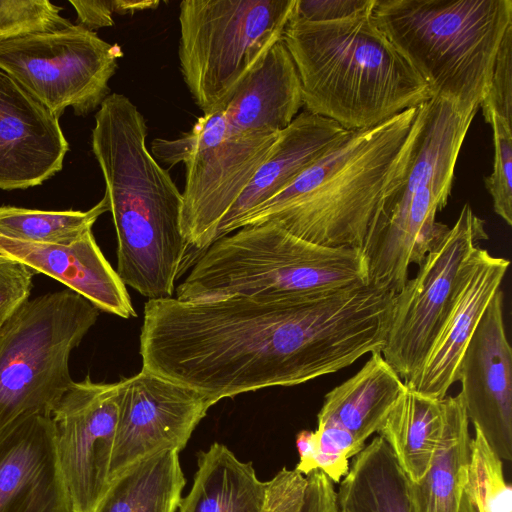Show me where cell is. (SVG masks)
Listing matches in <instances>:
<instances>
[{
	"instance_id": "cell-1",
	"label": "cell",
	"mask_w": 512,
	"mask_h": 512,
	"mask_svg": "<svg viewBox=\"0 0 512 512\" xmlns=\"http://www.w3.org/2000/svg\"><path fill=\"white\" fill-rule=\"evenodd\" d=\"M395 293L371 284L309 298L148 300L142 369L224 398L294 386L381 351Z\"/></svg>"
},
{
	"instance_id": "cell-2",
	"label": "cell",
	"mask_w": 512,
	"mask_h": 512,
	"mask_svg": "<svg viewBox=\"0 0 512 512\" xmlns=\"http://www.w3.org/2000/svg\"><path fill=\"white\" fill-rule=\"evenodd\" d=\"M143 114L112 93L95 114L92 152L117 235L116 272L148 300L173 297L175 283L202 255L184 238L182 193L146 145Z\"/></svg>"
},
{
	"instance_id": "cell-3",
	"label": "cell",
	"mask_w": 512,
	"mask_h": 512,
	"mask_svg": "<svg viewBox=\"0 0 512 512\" xmlns=\"http://www.w3.org/2000/svg\"><path fill=\"white\" fill-rule=\"evenodd\" d=\"M418 107L371 128L348 130L239 229L271 222L318 245L361 249L404 176Z\"/></svg>"
},
{
	"instance_id": "cell-4",
	"label": "cell",
	"mask_w": 512,
	"mask_h": 512,
	"mask_svg": "<svg viewBox=\"0 0 512 512\" xmlns=\"http://www.w3.org/2000/svg\"><path fill=\"white\" fill-rule=\"evenodd\" d=\"M372 10L325 23L289 19L282 35L305 111L347 130L374 127L432 97L378 28Z\"/></svg>"
},
{
	"instance_id": "cell-5",
	"label": "cell",
	"mask_w": 512,
	"mask_h": 512,
	"mask_svg": "<svg viewBox=\"0 0 512 512\" xmlns=\"http://www.w3.org/2000/svg\"><path fill=\"white\" fill-rule=\"evenodd\" d=\"M372 14L432 97L478 110L512 27L511 0H375Z\"/></svg>"
},
{
	"instance_id": "cell-6",
	"label": "cell",
	"mask_w": 512,
	"mask_h": 512,
	"mask_svg": "<svg viewBox=\"0 0 512 512\" xmlns=\"http://www.w3.org/2000/svg\"><path fill=\"white\" fill-rule=\"evenodd\" d=\"M366 284L361 249L318 245L265 222L216 240L178 285L175 298H309Z\"/></svg>"
},
{
	"instance_id": "cell-7",
	"label": "cell",
	"mask_w": 512,
	"mask_h": 512,
	"mask_svg": "<svg viewBox=\"0 0 512 512\" xmlns=\"http://www.w3.org/2000/svg\"><path fill=\"white\" fill-rule=\"evenodd\" d=\"M472 117L443 101L424 104L404 176L384 200L362 248L368 283L398 293L448 230L436 221L451 193L457 158Z\"/></svg>"
},
{
	"instance_id": "cell-8",
	"label": "cell",
	"mask_w": 512,
	"mask_h": 512,
	"mask_svg": "<svg viewBox=\"0 0 512 512\" xmlns=\"http://www.w3.org/2000/svg\"><path fill=\"white\" fill-rule=\"evenodd\" d=\"M296 0H183L178 58L204 115L222 111L283 35Z\"/></svg>"
},
{
	"instance_id": "cell-9",
	"label": "cell",
	"mask_w": 512,
	"mask_h": 512,
	"mask_svg": "<svg viewBox=\"0 0 512 512\" xmlns=\"http://www.w3.org/2000/svg\"><path fill=\"white\" fill-rule=\"evenodd\" d=\"M99 310L72 290L27 300L0 327V430L50 417L73 380L69 357Z\"/></svg>"
},
{
	"instance_id": "cell-10",
	"label": "cell",
	"mask_w": 512,
	"mask_h": 512,
	"mask_svg": "<svg viewBox=\"0 0 512 512\" xmlns=\"http://www.w3.org/2000/svg\"><path fill=\"white\" fill-rule=\"evenodd\" d=\"M279 132H239L223 111L203 115L176 139L156 138L154 158L185 166L181 231L203 253L217 240L218 228L262 165Z\"/></svg>"
},
{
	"instance_id": "cell-11",
	"label": "cell",
	"mask_w": 512,
	"mask_h": 512,
	"mask_svg": "<svg viewBox=\"0 0 512 512\" xmlns=\"http://www.w3.org/2000/svg\"><path fill=\"white\" fill-rule=\"evenodd\" d=\"M123 51L78 24L0 41V69L58 119L68 107L85 116L109 96Z\"/></svg>"
},
{
	"instance_id": "cell-12",
	"label": "cell",
	"mask_w": 512,
	"mask_h": 512,
	"mask_svg": "<svg viewBox=\"0 0 512 512\" xmlns=\"http://www.w3.org/2000/svg\"><path fill=\"white\" fill-rule=\"evenodd\" d=\"M484 221L465 204L454 225L395 294L381 353L406 382L421 366L448 310L463 264L483 240Z\"/></svg>"
},
{
	"instance_id": "cell-13",
	"label": "cell",
	"mask_w": 512,
	"mask_h": 512,
	"mask_svg": "<svg viewBox=\"0 0 512 512\" xmlns=\"http://www.w3.org/2000/svg\"><path fill=\"white\" fill-rule=\"evenodd\" d=\"M50 418L72 512H96L111 484L118 382L73 381Z\"/></svg>"
},
{
	"instance_id": "cell-14",
	"label": "cell",
	"mask_w": 512,
	"mask_h": 512,
	"mask_svg": "<svg viewBox=\"0 0 512 512\" xmlns=\"http://www.w3.org/2000/svg\"><path fill=\"white\" fill-rule=\"evenodd\" d=\"M211 406L200 392L144 369L118 381L110 481L152 454L183 450Z\"/></svg>"
},
{
	"instance_id": "cell-15",
	"label": "cell",
	"mask_w": 512,
	"mask_h": 512,
	"mask_svg": "<svg viewBox=\"0 0 512 512\" xmlns=\"http://www.w3.org/2000/svg\"><path fill=\"white\" fill-rule=\"evenodd\" d=\"M457 381L469 422L502 460L512 459V351L503 292L491 299L460 361Z\"/></svg>"
},
{
	"instance_id": "cell-16",
	"label": "cell",
	"mask_w": 512,
	"mask_h": 512,
	"mask_svg": "<svg viewBox=\"0 0 512 512\" xmlns=\"http://www.w3.org/2000/svg\"><path fill=\"white\" fill-rule=\"evenodd\" d=\"M509 260L476 246L462 266L448 310L419 369L405 382L415 393L444 398L457 381L464 351L491 299L500 289Z\"/></svg>"
},
{
	"instance_id": "cell-17",
	"label": "cell",
	"mask_w": 512,
	"mask_h": 512,
	"mask_svg": "<svg viewBox=\"0 0 512 512\" xmlns=\"http://www.w3.org/2000/svg\"><path fill=\"white\" fill-rule=\"evenodd\" d=\"M68 149L59 119L0 69V189L41 185L62 169Z\"/></svg>"
},
{
	"instance_id": "cell-18",
	"label": "cell",
	"mask_w": 512,
	"mask_h": 512,
	"mask_svg": "<svg viewBox=\"0 0 512 512\" xmlns=\"http://www.w3.org/2000/svg\"><path fill=\"white\" fill-rule=\"evenodd\" d=\"M0 512H72L50 417L0 430Z\"/></svg>"
},
{
	"instance_id": "cell-19",
	"label": "cell",
	"mask_w": 512,
	"mask_h": 512,
	"mask_svg": "<svg viewBox=\"0 0 512 512\" xmlns=\"http://www.w3.org/2000/svg\"><path fill=\"white\" fill-rule=\"evenodd\" d=\"M0 253L35 273L65 284L99 311L121 318L136 317L125 284L104 257L92 231L68 244H42L0 236Z\"/></svg>"
},
{
	"instance_id": "cell-20",
	"label": "cell",
	"mask_w": 512,
	"mask_h": 512,
	"mask_svg": "<svg viewBox=\"0 0 512 512\" xmlns=\"http://www.w3.org/2000/svg\"><path fill=\"white\" fill-rule=\"evenodd\" d=\"M347 131L327 118L299 113L279 132L268 156L222 220L217 240L238 230L246 218L288 187Z\"/></svg>"
},
{
	"instance_id": "cell-21",
	"label": "cell",
	"mask_w": 512,
	"mask_h": 512,
	"mask_svg": "<svg viewBox=\"0 0 512 512\" xmlns=\"http://www.w3.org/2000/svg\"><path fill=\"white\" fill-rule=\"evenodd\" d=\"M302 107L299 76L281 38L240 83L222 111L239 132H280Z\"/></svg>"
},
{
	"instance_id": "cell-22",
	"label": "cell",
	"mask_w": 512,
	"mask_h": 512,
	"mask_svg": "<svg viewBox=\"0 0 512 512\" xmlns=\"http://www.w3.org/2000/svg\"><path fill=\"white\" fill-rule=\"evenodd\" d=\"M405 390L404 380L381 351H375L358 372L325 395L317 422L344 428L364 447Z\"/></svg>"
},
{
	"instance_id": "cell-23",
	"label": "cell",
	"mask_w": 512,
	"mask_h": 512,
	"mask_svg": "<svg viewBox=\"0 0 512 512\" xmlns=\"http://www.w3.org/2000/svg\"><path fill=\"white\" fill-rule=\"evenodd\" d=\"M469 420L460 394L447 396L445 422L431 467L408 480L409 512H460L470 459Z\"/></svg>"
},
{
	"instance_id": "cell-24",
	"label": "cell",
	"mask_w": 512,
	"mask_h": 512,
	"mask_svg": "<svg viewBox=\"0 0 512 512\" xmlns=\"http://www.w3.org/2000/svg\"><path fill=\"white\" fill-rule=\"evenodd\" d=\"M197 456L193 484L179 512H265L266 482L257 478L251 462L240 461L218 442Z\"/></svg>"
},
{
	"instance_id": "cell-25",
	"label": "cell",
	"mask_w": 512,
	"mask_h": 512,
	"mask_svg": "<svg viewBox=\"0 0 512 512\" xmlns=\"http://www.w3.org/2000/svg\"><path fill=\"white\" fill-rule=\"evenodd\" d=\"M447 396L431 398L407 387L379 430L410 482L429 471L442 434Z\"/></svg>"
},
{
	"instance_id": "cell-26",
	"label": "cell",
	"mask_w": 512,
	"mask_h": 512,
	"mask_svg": "<svg viewBox=\"0 0 512 512\" xmlns=\"http://www.w3.org/2000/svg\"><path fill=\"white\" fill-rule=\"evenodd\" d=\"M336 491L345 512H409L408 479L381 436L352 458Z\"/></svg>"
},
{
	"instance_id": "cell-27",
	"label": "cell",
	"mask_w": 512,
	"mask_h": 512,
	"mask_svg": "<svg viewBox=\"0 0 512 512\" xmlns=\"http://www.w3.org/2000/svg\"><path fill=\"white\" fill-rule=\"evenodd\" d=\"M184 486L179 452L163 450L114 478L96 512H176Z\"/></svg>"
},
{
	"instance_id": "cell-28",
	"label": "cell",
	"mask_w": 512,
	"mask_h": 512,
	"mask_svg": "<svg viewBox=\"0 0 512 512\" xmlns=\"http://www.w3.org/2000/svg\"><path fill=\"white\" fill-rule=\"evenodd\" d=\"M109 211L105 196L87 211H50L0 206V236L31 243L68 244L87 232Z\"/></svg>"
},
{
	"instance_id": "cell-29",
	"label": "cell",
	"mask_w": 512,
	"mask_h": 512,
	"mask_svg": "<svg viewBox=\"0 0 512 512\" xmlns=\"http://www.w3.org/2000/svg\"><path fill=\"white\" fill-rule=\"evenodd\" d=\"M464 492L477 512H512L511 487L505 481L502 459L474 428Z\"/></svg>"
},
{
	"instance_id": "cell-30",
	"label": "cell",
	"mask_w": 512,
	"mask_h": 512,
	"mask_svg": "<svg viewBox=\"0 0 512 512\" xmlns=\"http://www.w3.org/2000/svg\"><path fill=\"white\" fill-rule=\"evenodd\" d=\"M61 11L48 0H0V41L67 28Z\"/></svg>"
},
{
	"instance_id": "cell-31",
	"label": "cell",
	"mask_w": 512,
	"mask_h": 512,
	"mask_svg": "<svg viewBox=\"0 0 512 512\" xmlns=\"http://www.w3.org/2000/svg\"><path fill=\"white\" fill-rule=\"evenodd\" d=\"M491 126L494 146L493 170L484 179L492 197L494 212L512 225V126L504 118L490 114L484 117Z\"/></svg>"
},
{
	"instance_id": "cell-32",
	"label": "cell",
	"mask_w": 512,
	"mask_h": 512,
	"mask_svg": "<svg viewBox=\"0 0 512 512\" xmlns=\"http://www.w3.org/2000/svg\"><path fill=\"white\" fill-rule=\"evenodd\" d=\"M315 466L333 483H339L349 470V459L358 454L361 447L344 428L326 422H317Z\"/></svg>"
},
{
	"instance_id": "cell-33",
	"label": "cell",
	"mask_w": 512,
	"mask_h": 512,
	"mask_svg": "<svg viewBox=\"0 0 512 512\" xmlns=\"http://www.w3.org/2000/svg\"><path fill=\"white\" fill-rule=\"evenodd\" d=\"M480 107L484 117L495 114L512 122V27L499 47L491 82Z\"/></svg>"
},
{
	"instance_id": "cell-34",
	"label": "cell",
	"mask_w": 512,
	"mask_h": 512,
	"mask_svg": "<svg viewBox=\"0 0 512 512\" xmlns=\"http://www.w3.org/2000/svg\"><path fill=\"white\" fill-rule=\"evenodd\" d=\"M34 274L29 267L0 253V327L29 299Z\"/></svg>"
},
{
	"instance_id": "cell-35",
	"label": "cell",
	"mask_w": 512,
	"mask_h": 512,
	"mask_svg": "<svg viewBox=\"0 0 512 512\" xmlns=\"http://www.w3.org/2000/svg\"><path fill=\"white\" fill-rule=\"evenodd\" d=\"M375 0H296L290 19L325 23L354 17L373 8Z\"/></svg>"
},
{
	"instance_id": "cell-36",
	"label": "cell",
	"mask_w": 512,
	"mask_h": 512,
	"mask_svg": "<svg viewBox=\"0 0 512 512\" xmlns=\"http://www.w3.org/2000/svg\"><path fill=\"white\" fill-rule=\"evenodd\" d=\"M303 506L299 512H338L334 483L320 470L307 476Z\"/></svg>"
},
{
	"instance_id": "cell-37",
	"label": "cell",
	"mask_w": 512,
	"mask_h": 512,
	"mask_svg": "<svg viewBox=\"0 0 512 512\" xmlns=\"http://www.w3.org/2000/svg\"><path fill=\"white\" fill-rule=\"evenodd\" d=\"M77 13V24L93 31L114 25L113 0H70Z\"/></svg>"
},
{
	"instance_id": "cell-38",
	"label": "cell",
	"mask_w": 512,
	"mask_h": 512,
	"mask_svg": "<svg viewBox=\"0 0 512 512\" xmlns=\"http://www.w3.org/2000/svg\"><path fill=\"white\" fill-rule=\"evenodd\" d=\"M296 447L299 453V462L295 469L303 475H308L316 469V438L314 431L302 430L296 435Z\"/></svg>"
},
{
	"instance_id": "cell-39",
	"label": "cell",
	"mask_w": 512,
	"mask_h": 512,
	"mask_svg": "<svg viewBox=\"0 0 512 512\" xmlns=\"http://www.w3.org/2000/svg\"><path fill=\"white\" fill-rule=\"evenodd\" d=\"M114 12L119 15L134 14L138 11L156 9L160 2L158 0H113Z\"/></svg>"
},
{
	"instance_id": "cell-40",
	"label": "cell",
	"mask_w": 512,
	"mask_h": 512,
	"mask_svg": "<svg viewBox=\"0 0 512 512\" xmlns=\"http://www.w3.org/2000/svg\"><path fill=\"white\" fill-rule=\"evenodd\" d=\"M460 512H477L474 505L470 502L465 492H463L462 495Z\"/></svg>"
},
{
	"instance_id": "cell-41",
	"label": "cell",
	"mask_w": 512,
	"mask_h": 512,
	"mask_svg": "<svg viewBox=\"0 0 512 512\" xmlns=\"http://www.w3.org/2000/svg\"><path fill=\"white\" fill-rule=\"evenodd\" d=\"M338 512H345V511H340V510H339Z\"/></svg>"
}]
</instances>
